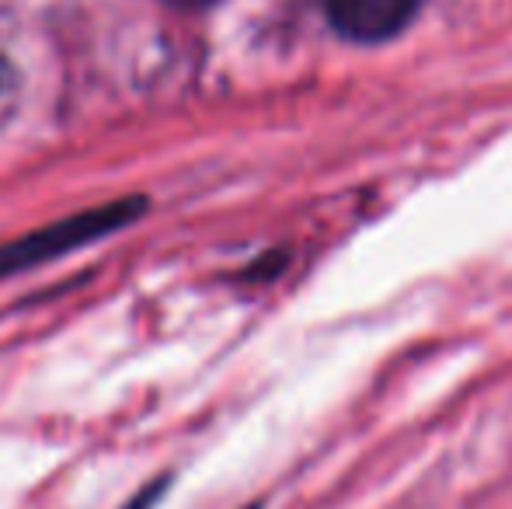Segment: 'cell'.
I'll return each mask as SVG.
<instances>
[{"label":"cell","mask_w":512,"mask_h":509,"mask_svg":"<svg viewBox=\"0 0 512 509\" xmlns=\"http://www.w3.org/2000/svg\"><path fill=\"white\" fill-rule=\"evenodd\" d=\"M143 210H147V199L126 196V199H115V203L91 206L84 213H70V217L39 227V231L25 234V238L7 241V245H0V279L14 276V272L35 269V265L49 262L56 255L95 245V241L133 224L136 217H143Z\"/></svg>","instance_id":"6da1fadb"},{"label":"cell","mask_w":512,"mask_h":509,"mask_svg":"<svg viewBox=\"0 0 512 509\" xmlns=\"http://www.w3.org/2000/svg\"><path fill=\"white\" fill-rule=\"evenodd\" d=\"M422 0H324L335 32L352 42H384L418 14Z\"/></svg>","instance_id":"7a4b0ae2"},{"label":"cell","mask_w":512,"mask_h":509,"mask_svg":"<svg viewBox=\"0 0 512 509\" xmlns=\"http://www.w3.org/2000/svg\"><path fill=\"white\" fill-rule=\"evenodd\" d=\"M11 84H14L11 67H7V60H4V56H0V102H4V98L11 95Z\"/></svg>","instance_id":"3957f363"},{"label":"cell","mask_w":512,"mask_h":509,"mask_svg":"<svg viewBox=\"0 0 512 509\" xmlns=\"http://www.w3.org/2000/svg\"><path fill=\"white\" fill-rule=\"evenodd\" d=\"M168 4H178V7H206V4H216V0H168Z\"/></svg>","instance_id":"277c9868"}]
</instances>
